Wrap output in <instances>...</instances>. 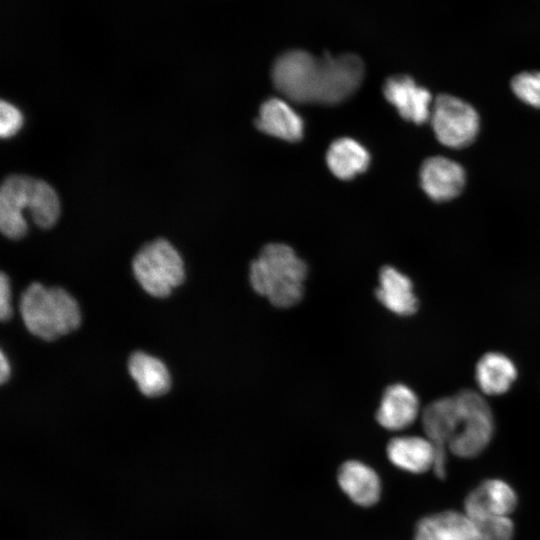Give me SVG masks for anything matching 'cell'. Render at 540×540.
<instances>
[{"mask_svg":"<svg viewBox=\"0 0 540 540\" xmlns=\"http://www.w3.org/2000/svg\"><path fill=\"white\" fill-rule=\"evenodd\" d=\"M275 88L296 103L337 104L350 97L364 77V64L354 54L316 57L307 51L289 50L272 66Z\"/></svg>","mask_w":540,"mask_h":540,"instance_id":"cell-1","label":"cell"},{"mask_svg":"<svg viewBox=\"0 0 540 540\" xmlns=\"http://www.w3.org/2000/svg\"><path fill=\"white\" fill-rule=\"evenodd\" d=\"M306 263L283 243H269L250 264L253 290L279 308L297 304L303 296Z\"/></svg>","mask_w":540,"mask_h":540,"instance_id":"cell-2","label":"cell"},{"mask_svg":"<svg viewBox=\"0 0 540 540\" xmlns=\"http://www.w3.org/2000/svg\"><path fill=\"white\" fill-rule=\"evenodd\" d=\"M20 313L27 330L48 341L74 331L81 321L79 306L67 291L36 282L22 293Z\"/></svg>","mask_w":540,"mask_h":540,"instance_id":"cell-3","label":"cell"},{"mask_svg":"<svg viewBox=\"0 0 540 540\" xmlns=\"http://www.w3.org/2000/svg\"><path fill=\"white\" fill-rule=\"evenodd\" d=\"M457 416L447 449L455 456L472 458L489 444L494 431L492 411L476 391L463 389L454 395Z\"/></svg>","mask_w":540,"mask_h":540,"instance_id":"cell-4","label":"cell"},{"mask_svg":"<svg viewBox=\"0 0 540 540\" xmlns=\"http://www.w3.org/2000/svg\"><path fill=\"white\" fill-rule=\"evenodd\" d=\"M135 278L151 296L170 295L185 277L184 264L178 251L165 239L145 244L132 262Z\"/></svg>","mask_w":540,"mask_h":540,"instance_id":"cell-5","label":"cell"},{"mask_svg":"<svg viewBox=\"0 0 540 540\" xmlns=\"http://www.w3.org/2000/svg\"><path fill=\"white\" fill-rule=\"evenodd\" d=\"M430 121L437 140L450 148L469 145L479 130L475 108L449 94H440L433 100Z\"/></svg>","mask_w":540,"mask_h":540,"instance_id":"cell-6","label":"cell"},{"mask_svg":"<svg viewBox=\"0 0 540 540\" xmlns=\"http://www.w3.org/2000/svg\"><path fill=\"white\" fill-rule=\"evenodd\" d=\"M36 179L25 175L7 177L0 191V228L11 239H19L27 232L23 212L31 214L34 206Z\"/></svg>","mask_w":540,"mask_h":540,"instance_id":"cell-7","label":"cell"},{"mask_svg":"<svg viewBox=\"0 0 540 540\" xmlns=\"http://www.w3.org/2000/svg\"><path fill=\"white\" fill-rule=\"evenodd\" d=\"M456 416L457 403L454 396L437 399L429 403L422 412L423 431L436 452L433 471L439 479H444L446 476V452L453 434Z\"/></svg>","mask_w":540,"mask_h":540,"instance_id":"cell-8","label":"cell"},{"mask_svg":"<svg viewBox=\"0 0 540 540\" xmlns=\"http://www.w3.org/2000/svg\"><path fill=\"white\" fill-rule=\"evenodd\" d=\"M383 94L405 120L422 124L430 119L433 103L431 93L410 76L388 78L383 86Z\"/></svg>","mask_w":540,"mask_h":540,"instance_id":"cell-9","label":"cell"},{"mask_svg":"<svg viewBox=\"0 0 540 540\" xmlns=\"http://www.w3.org/2000/svg\"><path fill=\"white\" fill-rule=\"evenodd\" d=\"M422 190L434 201H447L458 196L464 188L466 176L463 167L444 156L425 159L419 170Z\"/></svg>","mask_w":540,"mask_h":540,"instance_id":"cell-10","label":"cell"},{"mask_svg":"<svg viewBox=\"0 0 540 540\" xmlns=\"http://www.w3.org/2000/svg\"><path fill=\"white\" fill-rule=\"evenodd\" d=\"M517 506L512 487L499 479L480 483L464 500V513L474 520L509 517Z\"/></svg>","mask_w":540,"mask_h":540,"instance_id":"cell-11","label":"cell"},{"mask_svg":"<svg viewBox=\"0 0 540 540\" xmlns=\"http://www.w3.org/2000/svg\"><path fill=\"white\" fill-rule=\"evenodd\" d=\"M256 127L272 137L295 142L304 134V121L300 114L284 99L271 97L260 106Z\"/></svg>","mask_w":540,"mask_h":540,"instance_id":"cell-12","label":"cell"},{"mask_svg":"<svg viewBox=\"0 0 540 540\" xmlns=\"http://www.w3.org/2000/svg\"><path fill=\"white\" fill-rule=\"evenodd\" d=\"M419 413V400L415 392L406 385L393 384L383 393L376 412L378 423L391 431L409 427Z\"/></svg>","mask_w":540,"mask_h":540,"instance_id":"cell-13","label":"cell"},{"mask_svg":"<svg viewBox=\"0 0 540 540\" xmlns=\"http://www.w3.org/2000/svg\"><path fill=\"white\" fill-rule=\"evenodd\" d=\"M477 526L464 512L447 510L423 517L413 540H475Z\"/></svg>","mask_w":540,"mask_h":540,"instance_id":"cell-14","label":"cell"},{"mask_svg":"<svg viewBox=\"0 0 540 540\" xmlns=\"http://www.w3.org/2000/svg\"><path fill=\"white\" fill-rule=\"evenodd\" d=\"M387 456L396 467L411 473L434 469L436 452L427 437L400 436L387 445Z\"/></svg>","mask_w":540,"mask_h":540,"instance_id":"cell-15","label":"cell"},{"mask_svg":"<svg viewBox=\"0 0 540 540\" xmlns=\"http://www.w3.org/2000/svg\"><path fill=\"white\" fill-rule=\"evenodd\" d=\"M375 294L385 308L397 315L409 316L417 311L418 300L411 280L392 266L381 268Z\"/></svg>","mask_w":540,"mask_h":540,"instance_id":"cell-16","label":"cell"},{"mask_svg":"<svg viewBox=\"0 0 540 540\" xmlns=\"http://www.w3.org/2000/svg\"><path fill=\"white\" fill-rule=\"evenodd\" d=\"M338 482L344 493L360 506L375 504L381 492L377 473L362 462L350 460L341 465Z\"/></svg>","mask_w":540,"mask_h":540,"instance_id":"cell-17","label":"cell"},{"mask_svg":"<svg viewBox=\"0 0 540 540\" xmlns=\"http://www.w3.org/2000/svg\"><path fill=\"white\" fill-rule=\"evenodd\" d=\"M516 377L517 369L513 361L499 352L485 353L475 367L477 385L486 395L505 393Z\"/></svg>","mask_w":540,"mask_h":540,"instance_id":"cell-18","label":"cell"},{"mask_svg":"<svg viewBox=\"0 0 540 540\" xmlns=\"http://www.w3.org/2000/svg\"><path fill=\"white\" fill-rule=\"evenodd\" d=\"M326 162L337 178L349 180L366 171L370 164V154L355 139L343 137L331 143Z\"/></svg>","mask_w":540,"mask_h":540,"instance_id":"cell-19","label":"cell"},{"mask_svg":"<svg viewBox=\"0 0 540 540\" xmlns=\"http://www.w3.org/2000/svg\"><path fill=\"white\" fill-rule=\"evenodd\" d=\"M128 370L139 390L148 397L165 394L170 388V375L162 361L144 352H134Z\"/></svg>","mask_w":540,"mask_h":540,"instance_id":"cell-20","label":"cell"},{"mask_svg":"<svg viewBox=\"0 0 540 540\" xmlns=\"http://www.w3.org/2000/svg\"><path fill=\"white\" fill-rule=\"evenodd\" d=\"M60 214V203L56 192L43 180H36L34 206L31 216L41 228L52 227Z\"/></svg>","mask_w":540,"mask_h":540,"instance_id":"cell-21","label":"cell"},{"mask_svg":"<svg viewBox=\"0 0 540 540\" xmlns=\"http://www.w3.org/2000/svg\"><path fill=\"white\" fill-rule=\"evenodd\" d=\"M511 88L523 102L540 108V72H522L513 77Z\"/></svg>","mask_w":540,"mask_h":540,"instance_id":"cell-22","label":"cell"},{"mask_svg":"<svg viewBox=\"0 0 540 540\" xmlns=\"http://www.w3.org/2000/svg\"><path fill=\"white\" fill-rule=\"evenodd\" d=\"M474 521L477 526L475 540L513 539L514 525L509 517L486 518Z\"/></svg>","mask_w":540,"mask_h":540,"instance_id":"cell-23","label":"cell"},{"mask_svg":"<svg viewBox=\"0 0 540 540\" xmlns=\"http://www.w3.org/2000/svg\"><path fill=\"white\" fill-rule=\"evenodd\" d=\"M0 114L1 137L8 138L15 135L23 124L21 112L12 104L2 100Z\"/></svg>","mask_w":540,"mask_h":540,"instance_id":"cell-24","label":"cell"},{"mask_svg":"<svg viewBox=\"0 0 540 540\" xmlns=\"http://www.w3.org/2000/svg\"><path fill=\"white\" fill-rule=\"evenodd\" d=\"M8 277L1 273L0 275V318L2 321H6L11 317V293Z\"/></svg>","mask_w":540,"mask_h":540,"instance_id":"cell-25","label":"cell"},{"mask_svg":"<svg viewBox=\"0 0 540 540\" xmlns=\"http://www.w3.org/2000/svg\"><path fill=\"white\" fill-rule=\"evenodd\" d=\"M10 376V365L3 351L0 354V382L4 384Z\"/></svg>","mask_w":540,"mask_h":540,"instance_id":"cell-26","label":"cell"}]
</instances>
